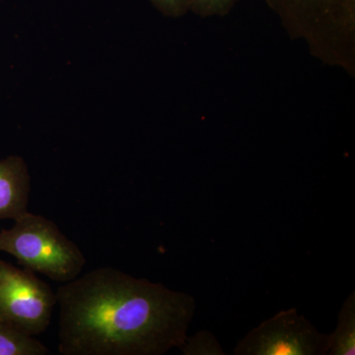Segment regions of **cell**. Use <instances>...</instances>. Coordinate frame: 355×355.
Returning <instances> with one entry per match:
<instances>
[{"mask_svg":"<svg viewBox=\"0 0 355 355\" xmlns=\"http://www.w3.org/2000/svg\"><path fill=\"white\" fill-rule=\"evenodd\" d=\"M64 355H163L181 347L196 300L162 284L98 268L58 287Z\"/></svg>","mask_w":355,"mask_h":355,"instance_id":"cell-1","label":"cell"},{"mask_svg":"<svg viewBox=\"0 0 355 355\" xmlns=\"http://www.w3.org/2000/svg\"><path fill=\"white\" fill-rule=\"evenodd\" d=\"M292 40L328 67L355 76V0H266Z\"/></svg>","mask_w":355,"mask_h":355,"instance_id":"cell-2","label":"cell"},{"mask_svg":"<svg viewBox=\"0 0 355 355\" xmlns=\"http://www.w3.org/2000/svg\"><path fill=\"white\" fill-rule=\"evenodd\" d=\"M0 252L13 256L24 268L53 282H71L86 263L83 252L51 219L26 214L13 227L0 231Z\"/></svg>","mask_w":355,"mask_h":355,"instance_id":"cell-3","label":"cell"},{"mask_svg":"<svg viewBox=\"0 0 355 355\" xmlns=\"http://www.w3.org/2000/svg\"><path fill=\"white\" fill-rule=\"evenodd\" d=\"M57 304V294L35 272L0 260V319L29 335H41Z\"/></svg>","mask_w":355,"mask_h":355,"instance_id":"cell-4","label":"cell"},{"mask_svg":"<svg viewBox=\"0 0 355 355\" xmlns=\"http://www.w3.org/2000/svg\"><path fill=\"white\" fill-rule=\"evenodd\" d=\"M328 335L318 331L296 308L282 310L247 334L235 355L328 354Z\"/></svg>","mask_w":355,"mask_h":355,"instance_id":"cell-5","label":"cell"},{"mask_svg":"<svg viewBox=\"0 0 355 355\" xmlns=\"http://www.w3.org/2000/svg\"><path fill=\"white\" fill-rule=\"evenodd\" d=\"M31 177L24 159L9 156L0 160V220L14 221L28 214Z\"/></svg>","mask_w":355,"mask_h":355,"instance_id":"cell-6","label":"cell"},{"mask_svg":"<svg viewBox=\"0 0 355 355\" xmlns=\"http://www.w3.org/2000/svg\"><path fill=\"white\" fill-rule=\"evenodd\" d=\"M329 355L355 354V293L347 296L338 313L335 331L328 335Z\"/></svg>","mask_w":355,"mask_h":355,"instance_id":"cell-7","label":"cell"},{"mask_svg":"<svg viewBox=\"0 0 355 355\" xmlns=\"http://www.w3.org/2000/svg\"><path fill=\"white\" fill-rule=\"evenodd\" d=\"M48 347L34 336L0 319V355H46Z\"/></svg>","mask_w":355,"mask_h":355,"instance_id":"cell-8","label":"cell"},{"mask_svg":"<svg viewBox=\"0 0 355 355\" xmlns=\"http://www.w3.org/2000/svg\"><path fill=\"white\" fill-rule=\"evenodd\" d=\"M180 349L184 355H224L220 343L216 336L207 331H198L195 336L187 338Z\"/></svg>","mask_w":355,"mask_h":355,"instance_id":"cell-9","label":"cell"},{"mask_svg":"<svg viewBox=\"0 0 355 355\" xmlns=\"http://www.w3.org/2000/svg\"><path fill=\"white\" fill-rule=\"evenodd\" d=\"M239 0H190V12L200 18L223 17Z\"/></svg>","mask_w":355,"mask_h":355,"instance_id":"cell-10","label":"cell"},{"mask_svg":"<svg viewBox=\"0 0 355 355\" xmlns=\"http://www.w3.org/2000/svg\"><path fill=\"white\" fill-rule=\"evenodd\" d=\"M156 9L169 18H181L190 12V0H149Z\"/></svg>","mask_w":355,"mask_h":355,"instance_id":"cell-11","label":"cell"}]
</instances>
